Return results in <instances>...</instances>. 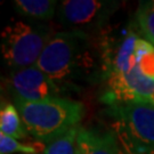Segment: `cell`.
Instances as JSON below:
<instances>
[{"label": "cell", "mask_w": 154, "mask_h": 154, "mask_svg": "<svg viewBox=\"0 0 154 154\" xmlns=\"http://www.w3.org/2000/svg\"><path fill=\"white\" fill-rule=\"evenodd\" d=\"M35 65L64 94L79 93L107 79L97 35L78 31L56 32Z\"/></svg>", "instance_id": "obj_1"}, {"label": "cell", "mask_w": 154, "mask_h": 154, "mask_svg": "<svg viewBox=\"0 0 154 154\" xmlns=\"http://www.w3.org/2000/svg\"><path fill=\"white\" fill-rule=\"evenodd\" d=\"M14 105L29 134L41 143H51L79 126L85 116V105L67 97H55L40 102L14 99Z\"/></svg>", "instance_id": "obj_2"}, {"label": "cell", "mask_w": 154, "mask_h": 154, "mask_svg": "<svg viewBox=\"0 0 154 154\" xmlns=\"http://www.w3.org/2000/svg\"><path fill=\"white\" fill-rule=\"evenodd\" d=\"M55 33V29L46 23L11 21L1 32V54L6 65L11 70L35 65Z\"/></svg>", "instance_id": "obj_3"}, {"label": "cell", "mask_w": 154, "mask_h": 154, "mask_svg": "<svg viewBox=\"0 0 154 154\" xmlns=\"http://www.w3.org/2000/svg\"><path fill=\"white\" fill-rule=\"evenodd\" d=\"M111 130L125 154H154V105L147 103L109 105Z\"/></svg>", "instance_id": "obj_4"}, {"label": "cell", "mask_w": 154, "mask_h": 154, "mask_svg": "<svg viewBox=\"0 0 154 154\" xmlns=\"http://www.w3.org/2000/svg\"><path fill=\"white\" fill-rule=\"evenodd\" d=\"M121 6V1L113 0H65L60 2L56 16L65 31L98 35Z\"/></svg>", "instance_id": "obj_5"}, {"label": "cell", "mask_w": 154, "mask_h": 154, "mask_svg": "<svg viewBox=\"0 0 154 154\" xmlns=\"http://www.w3.org/2000/svg\"><path fill=\"white\" fill-rule=\"evenodd\" d=\"M103 61L107 71V78L112 74L127 73L137 65L136 44L138 37L132 24L111 23L97 35Z\"/></svg>", "instance_id": "obj_6"}, {"label": "cell", "mask_w": 154, "mask_h": 154, "mask_svg": "<svg viewBox=\"0 0 154 154\" xmlns=\"http://www.w3.org/2000/svg\"><path fill=\"white\" fill-rule=\"evenodd\" d=\"M105 85L102 102L107 106L131 103L154 105V80L144 75L138 65L127 73L110 75Z\"/></svg>", "instance_id": "obj_7"}, {"label": "cell", "mask_w": 154, "mask_h": 154, "mask_svg": "<svg viewBox=\"0 0 154 154\" xmlns=\"http://www.w3.org/2000/svg\"><path fill=\"white\" fill-rule=\"evenodd\" d=\"M7 87L13 94L14 99L24 102H40L64 97L65 95L37 65L11 70L7 78Z\"/></svg>", "instance_id": "obj_8"}, {"label": "cell", "mask_w": 154, "mask_h": 154, "mask_svg": "<svg viewBox=\"0 0 154 154\" xmlns=\"http://www.w3.org/2000/svg\"><path fill=\"white\" fill-rule=\"evenodd\" d=\"M78 146L81 154H125L116 134L81 128L78 135Z\"/></svg>", "instance_id": "obj_9"}, {"label": "cell", "mask_w": 154, "mask_h": 154, "mask_svg": "<svg viewBox=\"0 0 154 154\" xmlns=\"http://www.w3.org/2000/svg\"><path fill=\"white\" fill-rule=\"evenodd\" d=\"M58 2L55 0H15L14 8L21 16L35 22H47L55 17Z\"/></svg>", "instance_id": "obj_10"}, {"label": "cell", "mask_w": 154, "mask_h": 154, "mask_svg": "<svg viewBox=\"0 0 154 154\" xmlns=\"http://www.w3.org/2000/svg\"><path fill=\"white\" fill-rule=\"evenodd\" d=\"M1 134L15 139H23L29 136L28 129L23 123L16 106L11 103H2L0 111Z\"/></svg>", "instance_id": "obj_11"}, {"label": "cell", "mask_w": 154, "mask_h": 154, "mask_svg": "<svg viewBox=\"0 0 154 154\" xmlns=\"http://www.w3.org/2000/svg\"><path fill=\"white\" fill-rule=\"evenodd\" d=\"M135 18L145 40L154 46V0L139 2Z\"/></svg>", "instance_id": "obj_12"}, {"label": "cell", "mask_w": 154, "mask_h": 154, "mask_svg": "<svg viewBox=\"0 0 154 154\" xmlns=\"http://www.w3.org/2000/svg\"><path fill=\"white\" fill-rule=\"evenodd\" d=\"M80 126L72 128L64 135L56 138L46 146L44 154H80L78 146V135Z\"/></svg>", "instance_id": "obj_13"}, {"label": "cell", "mask_w": 154, "mask_h": 154, "mask_svg": "<svg viewBox=\"0 0 154 154\" xmlns=\"http://www.w3.org/2000/svg\"><path fill=\"white\" fill-rule=\"evenodd\" d=\"M45 149H46V146L41 142L22 144L15 138L0 134V154H41V152H45Z\"/></svg>", "instance_id": "obj_14"}, {"label": "cell", "mask_w": 154, "mask_h": 154, "mask_svg": "<svg viewBox=\"0 0 154 154\" xmlns=\"http://www.w3.org/2000/svg\"><path fill=\"white\" fill-rule=\"evenodd\" d=\"M137 65L144 75L154 80V46L137 62Z\"/></svg>", "instance_id": "obj_15"}, {"label": "cell", "mask_w": 154, "mask_h": 154, "mask_svg": "<svg viewBox=\"0 0 154 154\" xmlns=\"http://www.w3.org/2000/svg\"><path fill=\"white\" fill-rule=\"evenodd\" d=\"M80 154H81V153H80Z\"/></svg>", "instance_id": "obj_16"}]
</instances>
